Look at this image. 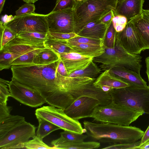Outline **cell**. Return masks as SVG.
<instances>
[{"instance_id":"10","label":"cell","mask_w":149,"mask_h":149,"mask_svg":"<svg viewBox=\"0 0 149 149\" xmlns=\"http://www.w3.org/2000/svg\"><path fill=\"white\" fill-rule=\"evenodd\" d=\"M8 88L10 97L25 105L36 107L47 103L38 91L12 78Z\"/></svg>"},{"instance_id":"19","label":"cell","mask_w":149,"mask_h":149,"mask_svg":"<svg viewBox=\"0 0 149 149\" xmlns=\"http://www.w3.org/2000/svg\"><path fill=\"white\" fill-rule=\"evenodd\" d=\"M67 42L74 52L85 56L94 58L100 56L105 51L104 46L99 45Z\"/></svg>"},{"instance_id":"18","label":"cell","mask_w":149,"mask_h":149,"mask_svg":"<svg viewBox=\"0 0 149 149\" xmlns=\"http://www.w3.org/2000/svg\"><path fill=\"white\" fill-rule=\"evenodd\" d=\"M110 24H104L99 19L89 23L77 34L79 36L100 39L104 41Z\"/></svg>"},{"instance_id":"39","label":"cell","mask_w":149,"mask_h":149,"mask_svg":"<svg viewBox=\"0 0 149 149\" xmlns=\"http://www.w3.org/2000/svg\"><path fill=\"white\" fill-rule=\"evenodd\" d=\"M48 35L49 38L61 40H67L78 36L74 32L69 33L49 32Z\"/></svg>"},{"instance_id":"50","label":"cell","mask_w":149,"mask_h":149,"mask_svg":"<svg viewBox=\"0 0 149 149\" xmlns=\"http://www.w3.org/2000/svg\"><path fill=\"white\" fill-rule=\"evenodd\" d=\"M75 1H81L83 0H74Z\"/></svg>"},{"instance_id":"41","label":"cell","mask_w":149,"mask_h":149,"mask_svg":"<svg viewBox=\"0 0 149 149\" xmlns=\"http://www.w3.org/2000/svg\"><path fill=\"white\" fill-rule=\"evenodd\" d=\"M57 71L62 76L68 77V75L65 67L63 61L60 59L58 61Z\"/></svg>"},{"instance_id":"30","label":"cell","mask_w":149,"mask_h":149,"mask_svg":"<svg viewBox=\"0 0 149 149\" xmlns=\"http://www.w3.org/2000/svg\"><path fill=\"white\" fill-rule=\"evenodd\" d=\"M0 51L6 45L16 37V35L11 30L4 26L1 21L0 22Z\"/></svg>"},{"instance_id":"34","label":"cell","mask_w":149,"mask_h":149,"mask_svg":"<svg viewBox=\"0 0 149 149\" xmlns=\"http://www.w3.org/2000/svg\"><path fill=\"white\" fill-rule=\"evenodd\" d=\"M112 22L116 31L118 32L122 31L125 28L128 21L125 17L116 15L114 16Z\"/></svg>"},{"instance_id":"28","label":"cell","mask_w":149,"mask_h":149,"mask_svg":"<svg viewBox=\"0 0 149 149\" xmlns=\"http://www.w3.org/2000/svg\"><path fill=\"white\" fill-rule=\"evenodd\" d=\"M100 146V143L90 141L61 144L56 147V149H93L98 148Z\"/></svg>"},{"instance_id":"25","label":"cell","mask_w":149,"mask_h":149,"mask_svg":"<svg viewBox=\"0 0 149 149\" xmlns=\"http://www.w3.org/2000/svg\"><path fill=\"white\" fill-rule=\"evenodd\" d=\"M102 71L99 67L93 61L86 68L77 70L69 75L68 77H87L92 78H96Z\"/></svg>"},{"instance_id":"48","label":"cell","mask_w":149,"mask_h":149,"mask_svg":"<svg viewBox=\"0 0 149 149\" xmlns=\"http://www.w3.org/2000/svg\"><path fill=\"white\" fill-rule=\"evenodd\" d=\"M138 149H149V143L144 146L139 147Z\"/></svg>"},{"instance_id":"11","label":"cell","mask_w":149,"mask_h":149,"mask_svg":"<svg viewBox=\"0 0 149 149\" xmlns=\"http://www.w3.org/2000/svg\"><path fill=\"white\" fill-rule=\"evenodd\" d=\"M46 19L49 32H74L73 9L68 8L51 12L46 15Z\"/></svg>"},{"instance_id":"47","label":"cell","mask_w":149,"mask_h":149,"mask_svg":"<svg viewBox=\"0 0 149 149\" xmlns=\"http://www.w3.org/2000/svg\"><path fill=\"white\" fill-rule=\"evenodd\" d=\"M24 2L27 3H34L38 0H22Z\"/></svg>"},{"instance_id":"43","label":"cell","mask_w":149,"mask_h":149,"mask_svg":"<svg viewBox=\"0 0 149 149\" xmlns=\"http://www.w3.org/2000/svg\"><path fill=\"white\" fill-rule=\"evenodd\" d=\"M149 143V125L146 131L144 132L140 140V143L139 147L144 146Z\"/></svg>"},{"instance_id":"49","label":"cell","mask_w":149,"mask_h":149,"mask_svg":"<svg viewBox=\"0 0 149 149\" xmlns=\"http://www.w3.org/2000/svg\"><path fill=\"white\" fill-rule=\"evenodd\" d=\"M118 3H122L125 0H118Z\"/></svg>"},{"instance_id":"46","label":"cell","mask_w":149,"mask_h":149,"mask_svg":"<svg viewBox=\"0 0 149 149\" xmlns=\"http://www.w3.org/2000/svg\"><path fill=\"white\" fill-rule=\"evenodd\" d=\"M6 0H0V13L2 11Z\"/></svg>"},{"instance_id":"1","label":"cell","mask_w":149,"mask_h":149,"mask_svg":"<svg viewBox=\"0 0 149 149\" xmlns=\"http://www.w3.org/2000/svg\"><path fill=\"white\" fill-rule=\"evenodd\" d=\"M58 61L47 65H12V78L38 91L50 105L64 109L63 76Z\"/></svg>"},{"instance_id":"38","label":"cell","mask_w":149,"mask_h":149,"mask_svg":"<svg viewBox=\"0 0 149 149\" xmlns=\"http://www.w3.org/2000/svg\"><path fill=\"white\" fill-rule=\"evenodd\" d=\"M35 5L32 3H26L22 5L15 11V16L34 13Z\"/></svg>"},{"instance_id":"29","label":"cell","mask_w":149,"mask_h":149,"mask_svg":"<svg viewBox=\"0 0 149 149\" xmlns=\"http://www.w3.org/2000/svg\"><path fill=\"white\" fill-rule=\"evenodd\" d=\"M47 47L39 48L31 51L13 61L11 65V66L33 65V61L35 56Z\"/></svg>"},{"instance_id":"36","label":"cell","mask_w":149,"mask_h":149,"mask_svg":"<svg viewBox=\"0 0 149 149\" xmlns=\"http://www.w3.org/2000/svg\"><path fill=\"white\" fill-rule=\"evenodd\" d=\"M68 41L80 43H90L104 46V41L102 40L78 36L67 40Z\"/></svg>"},{"instance_id":"27","label":"cell","mask_w":149,"mask_h":149,"mask_svg":"<svg viewBox=\"0 0 149 149\" xmlns=\"http://www.w3.org/2000/svg\"><path fill=\"white\" fill-rule=\"evenodd\" d=\"M19 38L30 42L39 44H45L48 40V33L38 32H28L17 35Z\"/></svg>"},{"instance_id":"6","label":"cell","mask_w":149,"mask_h":149,"mask_svg":"<svg viewBox=\"0 0 149 149\" xmlns=\"http://www.w3.org/2000/svg\"><path fill=\"white\" fill-rule=\"evenodd\" d=\"M112 100L117 104L149 114V85L146 87L129 86L109 91Z\"/></svg>"},{"instance_id":"22","label":"cell","mask_w":149,"mask_h":149,"mask_svg":"<svg viewBox=\"0 0 149 149\" xmlns=\"http://www.w3.org/2000/svg\"><path fill=\"white\" fill-rule=\"evenodd\" d=\"M60 56L51 49L47 47L38 53L35 57L34 64L47 65L58 61Z\"/></svg>"},{"instance_id":"42","label":"cell","mask_w":149,"mask_h":149,"mask_svg":"<svg viewBox=\"0 0 149 149\" xmlns=\"http://www.w3.org/2000/svg\"><path fill=\"white\" fill-rule=\"evenodd\" d=\"M114 16L113 11L112 10L103 17L100 20L104 24L109 25L111 24Z\"/></svg>"},{"instance_id":"21","label":"cell","mask_w":149,"mask_h":149,"mask_svg":"<svg viewBox=\"0 0 149 149\" xmlns=\"http://www.w3.org/2000/svg\"><path fill=\"white\" fill-rule=\"evenodd\" d=\"M60 137L51 141L53 147H56L64 143H71L84 141L87 138L88 135L77 133L68 130H64L60 133Z\"/></svg>"},{"instance_id":"3","label":"cell","mask_w":149,"mask_h":149,"mask_svg":"<svg viewBox=\"0 0 149 149\" xmlns=\"http://www.w3.org/2000/svg\"><path fill=\"white\" fill-rule=\"evenodd\" d=\"M118 3V0L77 1L73 8L74 32L77 34L89 23L100 19L112 10L114 11Z\"/></svg>"},{"instance_id":"4","label":"cell","mask_w":149,"mask_h":149,"mask_svg":"<svg viewBox=\"0 0 149 149\" xmlns=\"http://www.w3.org/2000/svg\"><path fill=\"white\" fill-rule=\"evenodd\" d=\"M142 58L140 54L127 51L115 37V46L111 48H105L104 52L93 58V61L100 64L99 67L102 71L123 67L140 74L142 68Z\"/></svg>"},{"instance_id":"23","label":"cell","mask_w":149,"mask_h":149,"mask_svg":"<svg viewBox=\"0 0 149 149\" xmlns=\"http://www.w3.org/2000/svg\"><path fill=\"white\" fill-rule=\"evenodd\" d=\"M25 120L24 117L10 114L0 121V138L3 136L13 127Z\"/></svg>"},{"instance_id":"40","label":"cell","mask_w":149,"mask_h":149,"mask_svg":"<svg viewBox=\"0 0 149 149\" xmlns=\"http://www.w3.org/2000/svg\"><path fill=\"white\" fill-rule=\"evenodd\" d=\"M7 103H0V121L10 115V113L12 110V107L8 106Z\"/></svg>"},{"instance_id":"44","label":"cell","mask_w":149,"mask_h":149,"mask_svg":"<svg viewBox=\"0 0 149 149\" xmlns=\"http://www.w3.org/2000/svg\"><path fill=\"white\" fill-rule=\"evenodd\" d=\"M142 17L149 22V10L143 9L141 14Z\"/></svg>"},{"instance_id":"14","label":"cell","mask_w":149,"mask_h":149,"mask_svg":"<svg viewBox=\"0 0 149 149\" xmlns=\"http://www.w3.org/2000/svg\"><path fill=\"white\" fill-rule=\"evenodd\" d=\"M59 56L68 76L77 70L86 68L93 59V57L83 55L75 52L63 53L60 54Z\"/></svg>"},{"instance_id":"2","label":"cell","mask_w":149,"mask_h":149,"mask_svg":"<svg viewBox=\"0 0 149 149\" xmlns=\"http://www.w3.org/2000/svg\"><path fill=\"white\" fill-rule=\"evenodd\" d=\"M83 123L87 135L103 143L113 144L133 143L141 139L144 133L140 128L129 125L98 123L86 120Z\"/></svg>"},{"instance_id":"9","label":"cell","mask_w":149,"mask_h":149,"mask_svg":"<svg viewBox=\"0 0 149 149\" xmlns=\"http://www.w3.org/2000/svg\"><path fill=\"white\" fill-rule=\"evenodd\" d=\"M36 127L25 120L0 138V149L24 148V143L36 136Z\"/></svg>"},{"instance_id":"37","label":"cell","mask_w":149,"mask_h":149,"mask_svg":"<svg viewBox=\"0 0 149 149\" xmlns=\"http://www.w3.org/2000/svg\"><path fill=\"white\" fill-rule=\"evenodd\" d=\"M140 141L136 142L129 143L114 144L102 148V149H137L139 146Z\"/></svg>"},{"instance_id":"35","label":"cell","mask_w":149,"mask_h":149,"mask_svg":"<svg viewBox=\"0 0 149 149\" xmlns=\"http://www.w3.org/2000/svg\"><path fill=\"white\" fill-rule=\"evenodd\" d=\"M77 1L74 0H57L55 6L51 12L68 8L73 9Z\"/></svg>"},{"instance_id":"5","label":"cell","mask_w":149,"mask_h":149,"mask_svg":"<svg viewBox=\"0 0 149 149\" xmlns=\"http://www.w3.org/2000/svg\"><path fill=\"white\" fill-rule=\"evenodd\" d=\"M144 113L112 100L108 104L96 107L88 118L102 123L129 125Z\"/></svg>"},{"instance_id":"45","label":"cell","mask_w":149,"mask_h":149,"mask_svg":"<svg viewBox=\"0 0 149 149\" xmlns=\"http://www.w3.org/2000/svg\"><path fill=\"white\" fill-rule=\"evenodd\" d=\"M145 63L146 67V72L147 76L149 85V56L146 58L145 60Z\"/></svg>"},{"instance_id":"33","label":"cell","mask_w":149,"mask_h":149,"mask_svg":"<svg viewBox=\"0 0 149 149\" xmlns=\"http://www.w3.org/2000/svg\"><path fill=\"white\" fill-rule=\"evenodd\" d=\"M10 81L0 79V103H7L9 97L10 96L9 89L8 88Z\"/></svg>"},{"instance_id":"20","label":"cell","mask_w":149,"mask_h":149,"mask_svg":"<svg viewBox=\"0 0 149 149\" xmlns=\"http://www.w3.org/2000/svg\"><path fill=\"white\" fill-rule=\"evenodd\" d=\"M141 39L143 50L149 49V22L144 19L141 15L131 19Z\"/></svg>"},{"instance_id":"26","label":"cell","mask_w":149,"mask_h":149,"mask_svg":"<svg viewBox=\"0 0 149 149\" xmlns=\"http://www.w3.org/2000/svg\"><path fill=\"white\" fill-rule=\"evenodd\" d=\"M39 125L36 136L41 139L49 135L52 132L61 129L60 128L51 122L41 118H37Z\"/></svg>"},{"instance_id":"13","label":"cell","mask_w":149,"mask_h":149,"mask_svg":"<svg viewBox=\"0 0 149 149\" xmlns=\"http://www.w3.org/2000/svg\"><path fill=\"white\" fill-rule=\"evenodd\" d=\"M100 105L97 100L87 96H82L77 99L64 109L65 113L73 119L79 120L88 118L94 109Z\"/></svg>"},{"instance_id":"7","label":"cell","mask_w":149,"mask_h":149,"mask_svg":"<svg viewBox=\"0 0 149 149\" xmlns=\"http://www.w3.org/2000/svg\"><path fill=\"white\" fill-rule=\"evenodd\" d=\"M3 24L16 36L28 32L49 33L46 15L34 13L15 15L12 19L6 22H3Z\"/></svg>"},{"instance_id":"15","label":"cell","mask_w":149,"mask_h":149,"mask_svg":"<svg viewBox=\"0 0 149 149\" xmlns=\"http://www.w3.org/2000/svg\"><path fill=\"white\" fill-rule=\"evenodd\" d=\"M96 87L105 92L113 89L123 88L130 86L127 83L115 76L109 70L104 71L96 78L93 83Z\"/></svg>"},{"instance_id":"32","label":"cell","mask_w":149,"mask_h":149,"mask_svg":"<svg viewBox=\"0 0 149 149\" xmlns=\"http://www.w3.org/2000/svg\"><path fill=\"white\" fill-rule=\"evenodd\" d=\"M116 33L112 22L107 31L104 41V46L105 48H111L115 46Z\"/></svg>"},{"instance_id":"16","label":"cell","mask_w":149,"mask_h":149,"mask_svg":"<svg viewBox=\"0 0 149 149\" xmlns=\"http://www.w3.org/2000/svg\"><path fill=\"white\" fill-rule=\"evenodd\" d=\"M145 0H125L117 3L113 11L114 15H120L125 17L128 22L137 16L141 15Z\"/></svg>"},{"instance_id":"17","label":"cell","mask_w":149,"mask_h":149,"mask_svg":"<svg viewBox=\"0 0 149 149\" xmlns=\"http://www.w3.org/2000/svg\"><path fill=\"white\" fill-rule=\"evenodd\" d=\"M115 76L128 83L130 86L146 87V82L140 74L123 67H118L109 70Z\"/></svg>"},{"instance_id":"31","label":"cell","mask_w":149,"mask_h":149,"mask_svg":"<svg viewBox=\"0 0 149 149\" xmlns=\"http://www.w3.org/2000/svg\"><path fill=\"white\" fill-rule=\"evenodd\" d=\"M26 149H56L54 147H51L44 143L41 139L36 135L33 139L24 143Z\"/></svg>"},{"instance_id":"24","label":"cell","mask_w":149,"mask_h":149,"mask_svg":"<svg viewBox=\"0 0 149 149\" xmlns=\"http://www.w3.org/2000/svg\"><path fill=\"white\" fill-rule=\"evenodd\" d=\"M45 44L47 47L51 49L59 55L63 53L74 52L68 44L67 40L56 39L48 37Z\"/></svg>"},{"instance_id":"8","label":"cell","mask_w":149,"mask_h":149,"mask_svg":"<svg viewBox=\"0 0 149 149\" xmlns=\"http://www.w3.org/2000/svg\"><path fill=\"white\" fill-rule=\"evenodd\" d=\"M37 118L47 120L64 130L83 134L86 130L78 120L72 119L65 113L64 109L52 106H43L35 111Z\"/></svg>"},{"instance_id":"12","label":"cell","mask_w":149,"mask_h":149,"mask_svg":"<svg viewBox=\"0 0 149 149\" xmlns=\"http://www.w3.org/2000/svg\"><path fill=\"white\" fill-rule=\"evenodd\" d=\"M115 37L122 46L128 52L140 54L143 50L141 37L133 24L130 21L122 31H116Z\"/></svg>"}]
</instances>
